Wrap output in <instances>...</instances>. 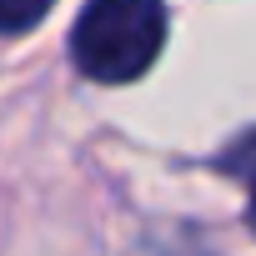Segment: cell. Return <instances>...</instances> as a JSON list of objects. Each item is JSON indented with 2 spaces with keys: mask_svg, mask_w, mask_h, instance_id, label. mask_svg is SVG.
Returning <instances> with one entry per match:
<instances>
[{
  "mask_svg": "<svg viewBox=\"0 0 256 256\" xmlns=\"http://www.w3.org/2000/svg\"><path fill=\"white\" fill-rule=\"evenodd\" d=\"M251 226H256V181H251Z\"/></svg>",
  "mask_w": 256,
  "mask_h": 256,
  "instance_id": "cell-3",
  "label": "cell"
},
{
  "mask_svg": "<svg viewBox=\"0 0 256 256\" xmlns=\"http://www.w3.org/2000/svg\"><path fill=\"white\" fill-rule=\"evenodd\" d=\"M50 6H56V0H0V36H20V30H30Z\"/></svg>",
  "mask_w": 256,
  "mask_h": 256,
  "instance_id": "cell-2",
  "label": "cell"
},
{
  "mask_svg": "<svg viewBox=\"0 0 256 256\" xmlns=\"http://www.w3.org/2000/svg\"><path fill=\"white\" fill-rule=\"evenodd\" d=\"M166 50V0H86L70 30V56L86 80H141Z\"/></svg>",
  "mask_w": 256,
  "mask_h": 256,
  "instance_id": "cell-1",
  "label": "cell"
}]
</instances>
